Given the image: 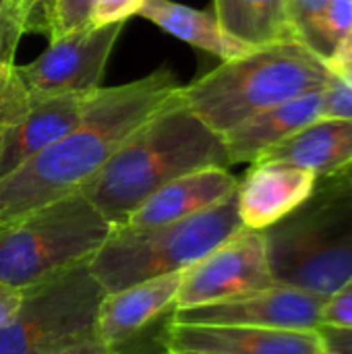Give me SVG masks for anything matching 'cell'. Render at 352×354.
Returning <instances> with one entry per match:
<instances>
[{
  "label": "cell",
  "instance_id": "obj_11",
  "mask_svg": "<svg viewBox=\"0 0 352 354\" xmlns=\"http://www.w3.org/2000/svg\"><path fill=\"white\" fill-rule=\"evenodd\" d=\"M324 297L272 284L263 290L224 303L174 309L172 324L185 326H251L272 330L317 332L322 326Z\"/></svg>",
  "mask_w": 352,
  "mask_h": 354
},
{
  "label": "cell",
  "instance_id": "obj_30",
  "mask_svg": "<svg viewBox=\"0 0 352 354\" xmlns=\"http://www.w3.org/2000/svg\"><path fill=\"white\" fill-rule=\"evenodd\" d=\"M15 2V6H17V10L27 19V23H29V29H33L35 27V21H33V10L39 6V4H46L48 0H12Z\"/></svg>",
  "mask_w": 352,
  "mask_h": 354
},
{
  "label": "cell",
  "instance_id": "obj_23",
  "mask_svg": "<svg viewBox=\"0 0 352 354\" xmlns=\"http://www.w3.org/2000/svg\"><path fill=\"white\" fill-rule=\"evenodd\" d=\"M352 29V0H330L324 15V52L330 62Z\"/></svg>",
  "mask_w": 352,
  "mask_h": 354
},
{
  "label": "cell",
  "instance_id": "obj_17",
  "mask_svg": "<svg viewBox=\"0 0 352 354\" xmlns=\"http://www.w3.org/2000/svg\"><path fill=\"white\" fill-rule=\"evenodd\" d=\"M255 162H288L322 176L344 172L352 164V118H319Z\"/></svg>",
  "mask_w": 352,
  "mask_h": 354
},
{
  "label": "cell",
  "instance_id": "obj_25",
  "mask_svg": "<svg viewBox=\"0 0 352 354\" xmlns=\"http://www.w3.org/2000/svg\"><path fill=\"white\" fill-rule=\"evenodd\" d=\"M145 0H95L91 8V25H112V23H124L131 17L139 15Z\"/></svg>",
  "mask_w": 352,
  "mask_h": 354
},
{
  "label": "cell",
  "instance_id": "obj_3",
  "mask_svg": "<svg viewBox=\"0 0 352 354\" xmlns=\"http://www.w3.org/2000/svg\"><path fill=\"white\" fill-rule=\"evenodd\" d=\"M330 79L328 60L301 41H280L257 46L201 79L180 85L178 100L212 131L226 135L276 104L326 87Z\"/></svg>",
  "mask_w": 352,
  "mask_h": 354
},
{
  "label": "cell",
  "instance_id": "obj_9",
  "mask_svg": "<svg viewBox=\"0 0 352 354\" xmlns=\"http://www.w3.org/2000/svg\"><path fill=\"white\" fill-rule=\"evenodd\" d=\"M122 31V23L93 27L87 25L50 46L31 62L17 66L27 97H52L66 93H89L100 89L112 48Z\"/></svg>",
  "mask_w": 352,
  "mask_h": 354
},
{
  "label": "cell",
  "instance_id": "obj_18",
  "mask_svg": "<svg viewBox=\"0 0 352 354\" xmlns=\"http://www.w3.org/2000/svg\"><path fill=\"white\" fill-rule=\"evenodd\" d=\"M139 15L176 39L218 56L222 62L237 60L257 48L230 35L216 19V15L178 4L174 0H145Z\"/></svg>",
  "mask_w": 352,
  "mask_h": 354
},
{
  "label": "cell",
  "instance_id": "obj_2",
  "mask_svg": "<svg viewBox=\"0 0 352 354\" xmlns=\"http://www.w3.org/2000/svg\"><path fill=\"white\" fill-rule=\"evenodd\" d=\"M214 166H232L224 137L176 97L143 122L79 193L112 226H120L170 180Z\"/></svg>",
  "mask_w": 352,
  "mask_h": 354
},
{
  "label": "cell",
  "instance_id": "obj_6",
  "mask_svg": "<svg viewBox=\"0 0 352 354\" xmlns=\"http://www.w3.org/2000/svg\"><path fill=\"white\" fill-rule=\"evenodd\" d=\"M243 228L237 193L191 218L151 226H114L91 257L89 272L104 292L183 272Z\"/></svg>",
  "mask_w": 352,
  "mask_h": 354
},
{
  "label": "cell",
  "instance_id": "obj_13",
  "mask_svg": "<svg viewBox=\"0 0 352 354\" xmlns=\"http://www.w3.org/2000/svg\"><path fill=\"white\" fill-rule=\"evenodd\" d=\"M319 332L272 330L251 326H185L172 324L166 354H319Z\"/></svg>",
  "mask_w": 352,
  "mask_h": 354
},
{
  "label": "cell",
  "instance_id": "obj_28",
  "mask_svg": "<svg viewBox=\"0 0 352 354\" xmlns=\"http://www.w3.org/2000/svg\"><path fill=\"white\" fill-rule=\"evenodd\" d=\"M319 338L326 348L340 354H352V330L351 328H332L319 326Z\"/></svg>",
  "mask_w": 352,
  "mask_h": 354
},
{
  "label": "cell",
  "instance_id": "obj_4",
  "mask_svg": "<svg viewBox=\"0 0 352 354\" xmlns=\"http://www.w3.org/2000/svg\"><path fill=\"white\" fill-rule=\"evenodd\" d=\"M274 284L328 299L352 280V185L322 176L311 197L263 230Z\"/></svg>",
  "mask_w": 352,
  "mask_h": 354
},
{
  "label": "cell",
  "instance_id": "obj_27",
  "mask_svg": "<svg viewBox=\"0 0 352 354\" xmlns=\"http://www.w3.org/2000/svg\"><path fill=\"white\" fill-rule=\"evenodd\" d=\"M44 354H118L114 348H110L108 344H104L100 338L93 336H85V338H79V340H71V342H64L52 351Z\"/></svg>",
  "mask_w": 352,
  "mask_h": 354
},
{
  "label": "cell",
  "instance_id": "obj_22",
  "mask_svg": "<svg viewBox=\"0 0 352 354\" xmlns=\"http://www.w3.org/2000/svg\"><path fill=\"white\" fill-rule=\"evenodd\" d=\"M326 118H352V60L332 66V79L324 91Z\"/></svg>",
  "mask_w": 352,
  "mask_h": 354
},
{
  "label": "cell",
  "instance_id": "obj_5",
  "mask_svg": "<svg viewBox=\"0 0 352 354\" xmlns=\"http://www.w3.org/2000/svg\"><path fill=\"white\" fill-rule=\"evenodd\" d=\"M112 228L81 193L0 224V282L29 290L87 266Z\"/></svg>",
  "mask_w": 352,
  "mask_h": 354
},
{
  "label": "cell",
  "instance_id": "obj_26",
  "mask_svg": "<svg viewBox=\"0 0 352 354\" xmlns=\"http://www.w3.org/2000/svg\"><path fill=\"white\" fill-rule=\"evenodd\" d=\"M322 326L352 330V280L326 299L322 311Z\"/></svg>",
  "mask_w": 352,
  "mask_h": 354
},
{
  "label": "cell",
  "instance_id": "obj_10",
  "mask_svg": "<svg viewBox=\"0 0 352 354\" xmlns=\"http://www.w3.org/2000/svg\"><path fill=\"white\" fill-rule=\"evenodd\" d=\"M272 284L266 236L243 226L183 272L176 309L224 303Z\"/></svg>",
  "mask_w": 352,
  "mask_h": 354
},
{
  "label": "cell",
  "instance_id": "obj_21",
  "mask_svg": "<svg viewBox=\"0 0 352 354\" xmlns=\"http://www.w3.org/2000/svg\"><path fill=\"white\" fill-rule=\"evenodd\" d=\"M330 0H293L290 17L297 39L326 60L324 52V15Z\"/></svg>",
  "mask_w": 352,
  "mask_h": 354
},
{
  "label": "cell",
  "instance_id": "obj_7",
  "mask_svg": "<svg viewBox=\"0 0 352 354\" xmlns=\"http://www.w3.org/2000/svg\"><path fill=\"white\" fill-rule=\"evenodd\" d=\"M104 288L89 266L25 290L19 313L0 328V354H44L95 334Z\"/></svg>",
  "mask_w": 352,
  "mask_h": 354
},
{
  "label": "cell",
  "instance_id": "obj_32",
  "mask_svg": "<svg viewBox=\"0 0 352 354\" xmlns=\"http://www.w3.org/2000/svg\"><path fill=\"white\" fill-rule=\"evenodd\" d=\"M344 174H346V178L351 180V185H352V164L346 168V170H344Z\"/></svg>",
  "mask_w": 352,
  "mask_h": 354
},
{
  "label": "cell",
  "instance_id": "obj_29",
  "mask_svg": "<svg viewBox=\"0 0 352 354\" xmlns=\"http://www.w3.org/2000/svg\"><path fill=\"white\" fill-rule=\"evenodd\" d=\"M25 301V290L0 282V328L6 326L21 309Z\"/></svg>",
  "mask_w": 352,
  "mask_h": 354
},
{
  "label": "cell",
  "instance_id": "obj_1",
  "mask_svg": "<svg viewBox=\"0 0 352 354\" xmlns=\"http://www.w3.org/2000/svg\"><path fill=\"white\" fill-rule=\"evenodd\" d=\"M178 89L166 66L124 85L100 87L75 129L0 178V224L79 193L143 122L178 97Z\"/></svg>",
  "mask_w": 352,
  "mask_h": 354
},
{
  "label": "cell",
  "instance_id": "obj_20",
  "mask_svg": "<svg viewBox=\"0 0 352 354\" xmlns=\"http://www.w3.org/2000/svg\"><path fill=\"white\" fill-rule=\"evenodd\" d=\"M95 0H48L44 4L41 27L50 39L62 37L91 25V8Z\"/></svg>",
  "mask_w": 352,
  "mask_h": 354
},
{
  "label": "cell",
  "instance_id": "obj_33",
  "mask_svg": "<svg viewBox=\"0 0 352 354\" xmlns=\"http://www.w3.org/2000/svg\"><path fill=\"white\" fill-rule=\"evenodd\" d=\"M319 354H340V353H334V351H330V348H326V346H324V348H322V353Z\"/></svg>",
  "mask_w": 352,
  "mask_h": 354
},
{
  "label": "cell",
  "instance_id": "obj_15",
  "mask_svg": "<svg viewBox=\"0 0 352 354\" xmlns=\"http://www.w3.org/2000/svg\"><path fill=\"white\" fill-rule=\"evenodd\" d=\"M237 189L239 178L230 174L228 168H201L158 189L120 226L151 228L172 224L222 203L237 193Z\"/></svg>",
  "mask_w": 352,
  "mask_h": 354
},
{
  "label": "cell",
  "instance_id": "obj_12",
  "mask_svg": "<svg viewBox=\"0 0 352 354\" xmlns=\"http://www.w3.org/2000/svg\"><path fill=\"white\" fill-rule=\"evenodd\" d=\"M95 91L27 97L23 112L4 131L0 143V178L21 168L75 129L85 116Z\"/></svg>",
  "mask_w": 352,
  "mask_h": 354
},
{
  "label": "cell",
  "instance_id": "obj_34",
  "mask_svg": "<svg viewBox=\"0 0 352 354\" xmlns=\"http://www.w3.org/2000/svg\"><path fill=\"white\" fill-rule=\"evenodd\" d=\"M174 354H201V353H174Z\"/></svg>",
  "mask_w": 352,
  "mask_h": 354
},
{
  "label": "cell",
  "instance_id": "obj_14",
  "mask_svg": "<svg viewBox=\"0 0 352 354\" xmlns=\"http://www.w3.org/2000/svg\"><path fill=\"white\" fill-rule=\"evenodd\" d=\"M317 174L288 162H253L251 170L239 180V216L249 230H268L313 193Z\"/></svg>",
  "mask_w": 352,
  "mask_h": 354
},
{
  "label": "cell",
  "instance_id": "obj_24",
  "mask_svg": "<svg viewBox=\"0 0 352 354\" xmlns=\"http://www.w3.org/2000/svg\"><path fill=\"white\" fill-rule=\"evenodd\" d=\"M29 29L27 19L17 10L12 0H0V58H15L23 33Z\"/></svg>",
  "mask_w": 352,
  "mask_h": 354
},
{
  "label": "cell",
  "instance_id": "obj_16",
  "mask_svg": "<svg viewBox=\"0 0 352 354\" xmlns=\"http://www.w3.org/2000/svg\"><path fill=\"white\" fill-rule=\"evenodd\" d=\"M324 91L326 87L305 91L247 118L222 135L230 164H253L263 151L324 118Z\"/></svg>",
  "mask_w": 352,
  "mask_h": 354
},
{
  "label": "cell",
  "instance_id": "obj_31",
  "mask_svg": "<svg viewBox=\"0 0 352 354\" xmlns=\"http://www.w3.org/2000/svg\"><path fill=\"white\" fill-rule=\"evenodd\" d=\"M352 60V29L351 33L346 35V39L342 41V46L338 48V52L334 54V58L330 60V66H338V64H344V62H351Z\"/></svg>",
  "mask_w": 352,
  "mask_h": 354
},
{
  "label": "cell",
  "instance_id": "obj_19",
  "mask_svg": "<svg viewBox=\"0 0 352 354\" xmlns=\"http://www.w3.org/2000/svg\"><path fill=\"white\" fill-rule=\"evenodd\" d=\"M293 0H214L222 27L251 46L299 41L290 17Z\"/></svg>",
  "mask_w": 352,
  "mask_h": 354
},
{
  "label": "cell",
  "instance_id": "obj_8",
  "mask_svg": "<svg viewBox=\"0 0 352 354\" xmlns=\"http://www.w3.org/2000/svg\"><path fill=\"white\" fill-rule=\"evenodd\" d=\"M183 272L104 292L95 313V338L118 354H166Z\"/></svg>",
  "mask_w": 352,
  "mask_h": 354
}]
</instances>
